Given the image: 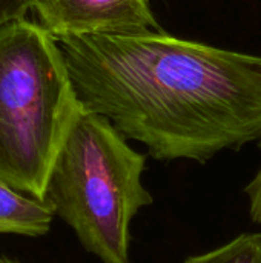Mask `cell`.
Instances as JSON below:
<instances>
[{
  "label": "cell",
  "instance_id": "6da1fadb",
  "mask_svg": "<svg viewBox=\"0 0 261 263\" xmlns=\"http://www.w3.org/2000/svg\"><path fill=\"white\" fill-rule=\"evenodd\" d=\"M80 106L157 160L206 162L261 139V57L163 31L57 39Z\"/></svg>",
  "mask_w": 261,
  "mask_h": 263
},
{
  "label": "cell",
  "instance_id": "7a4b0ae2",
  "mask_svg": "<svg viewBox=\"0 0 261 263\" xmlns=\"http://www.w3.org/2000/svg\"><path fill=\"white\" fill-rule=\"evenodd\" d=\"M80 109L57 40L26 18L0 28V182L45 200Z\"/></svg>",
  "mask_w": 261,
  "mask_h": 263
},
{
  "label": "cell",
  "instance_id": "3957f363",
  "mask_svg": "<svg viewBox=\"0 0 261 263\" xmlns=\"http://www.w3.org/2000/svg\"><path fill=\"white\" fill-rule=\"evenodd\" d=\"M145 163L106 117L83 108L54 162L45 200L103 263H131V222L152 203Z\"/></svg>",
  "mask_w": 261,
  "mask_h": 263
},
{
  "label": "cell",
  "instance_id": "277c9868",
  "mask_svg": "<svg viewBox=\"0 0 261 263\" xmlns=\"http://www.w3.org/2000/svg\"><path fill=\"white\" fill-rule=\"evenodd\" d=\"M32 9L55 40L89 34L162 31L148 0H34Z\"/></svg>",
  "mask_w": 261,
  "mask_h": 263
},
{
  "label": "cell",
  "instance_id": "5b68a950",
  "mask_svg": "<svg viewBox=\"0 0 261 263\" xmlns=\"http://www.w3.org/2000/svg\"><path fill=\"white\" fill-rule=\"evenodd\" d=\"M54 216L46 200H38L0 182V234L45 236Z\"/></svg>",
  "mask_w": 261,
  "mask_h": 263
},
{
  "label": "cell",
  "instance_id": "8992f818",
  "mask_svg": "<svg viewBox=\"0 0 261 263\" xmlns=\"http://www.w3.org/2000/svg\"><path fill=\"white\" fill-rule=\"evenodd\" d=\"M185 263H261V233L242 234L217 250L188 257Z\"/></svg>",
  "mask_w": 261,
  "mask_h": 263
},
{
  "label": "cell",
  "instance_id": "52a82bcc",
  "mask_svg": "<svg viewBox=\"0 0 261 263\" xmlns=\"http://www.w3.org/2000/svg\"><path fill=\"white\" fill-rule=\"evenodd\" d=\"M34 8V0H0V28L26 18V12Z\"/></svg>",
  "mask_w": 261,
  "mask_h": 263
},
{
  "label": "cell",
  "instance_id": "ba28073f",
  "mask_svg": "<svg viewBox=\"0 0 261 263\" xmlns=\"http://www.w3.org/2000/svg\"><path fill=\"white\" fill-rule=\"evenodd\" d=\"M246 194L249 197V214L251 219L261 225V168L252 182L246 186Z\"/></svg>",
  "mask_w": 261,
  "mask_h": 263
},
{
  "label": "cell",
  "instance_id": "9c48e42d",
  "mask_svg": "<svg viewBox=\"0 0 261 263\" xmlns=\"http://www.w3.org/2000/svg\"><path fill=\"white\" fill-rule=\"evenodd\" d=\"M0 263H20V262H18V260H14V259H9V257L2 256V257H0Z\"/></svg>",
  "mask_w": 261,
  "mask_h": 263
}]
</instances>
